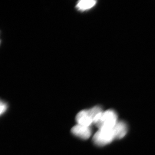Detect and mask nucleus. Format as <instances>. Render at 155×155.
Instances as JSON below:
<instances>
[{
  "mask_svg": "<svg viewBox=\"0 0 155 155\" xmlns=\"http://www.w3.org/2000/svg\"><path fill=\"white\" fill-rule=\"evenodd\" d=\"M116 125L111 129H99L94 136L93 141L95 144L99 146H103L109 144L115 139H119Z\"/></svg>",
  "mask_w": 155,
  "mask_h": 155,
  "instance_id": "nucleus-1",
  "label": "nucleus"
},
{
  "mask_svg": "<svg viewBox=\"0 0 155 155\" xmlns=\"http://www.w3.org/2000/svg\"><path fill=\"white\" fill-rule=\"evenodd\" d=\"M118 122L116 112L110 110L102 113L95 125L99 129H110L115 127Z\"/></svg>",
  "mask_w": 155,
  "mask_h": 155,
  "instance_id": "nucleus-2",
  "label": "nucleus"
},
{
  "mask_svg": "<svg viewBox=\"0 0 155 155\" xmlns=\"http://www.w3.org/2000/svg\"><path fill=\"white\" fill-rule=\"evenodd\" d=\"M76 122L78 125L87 127H90L94 124V118L90 110H84L80 111L76 116Z\"/></svg>",
  "mask_w": 155,
  "mask_h": 155,
  "instance_id": "nucleus-3",
  "label": "nucleus"
},
{
  "mask_svg": "<svg viewBox=\"0 0 155 155\" xmlns=\"http://www.w3.org/2000/svg\"><path fill=\"white\" fill-rule=\"evenodd\" d=\"M71 132L78 137L84 140L89 138L92 133L90 127H87L78 124L72 127Z\"/></svg>",
  "mask_w": 155,
  "mask_h": 155,
  "instance_id": "nucleus-4",
  "label": "nucleus"
},
{
  "mask_svg": "<svg viewBox=\"0 0 155 155\" xmlns=\"http://www.w3.org/2000/svg\"><path fill=\"white\" fill-rule=\"evenodd\" d=\"M96 3L97 1L94 0H81L78 2L76 8L79 11H86L93 8Z\"/></svg>",
  "mask_w": 155,
  "mask_h": 155,
  "instance_id": "nucleus-5",
  "label": "nucleus"
},
{
  "mask_svg": "<svg viewBox=\"0 0 155 155\" xmlns=\"http://www.w3.org/2000/svg\"><path fill=\"white\" fill-rule=\"evenodd\" d=\"M7 106L6 104L5 103H3L1 101V114H2L3 113L5 112L6 110H7Z\"/></svg>",
  "mask_w": 155,
  "mask_h": 155,
  "instance_id": "nucleus-6",
  "label": "nucleus"
}]
</instances>
